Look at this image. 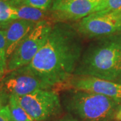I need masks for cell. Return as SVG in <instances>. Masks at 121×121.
I'll list each match as a JSON object with an SVG mask.
<instances>
[{
  "instance_id": "obj_6",
  "label": "cell",
  "mask_w": 121,
  "mask_h": 121,
  "mask_svg": "<svg viewBox=\"0 0 121 121\" xmlns=\"http://www.w3.org/2000/svg\"><path fill=\"white\" fill-rule=\"evenodd\" d=\"M51 87L30 69L28 65L5 74L0 79V94L23 96L38 90Z\"/></svg>"
},
{
  "instance_id": "obj_9",
  "label": "cell",
  "mask_w": 121,
  "mask_h": 121,
  "mask_svg": "<svg viewBox=\"0 0 121 121\" xmlns=\"http://www.w3.org/2000/svg\"><path fill=\"white\" fill-rule=\"evenodd\" d=\"M75 90L105 95L121 101V83L88 75H75L63 85Z\"/></svg>"
},
{
  "instance_id": "obj_11",
  "label": "cell",
  "mask_w": 121,
  "mask_h": 121,
  "mask_svg": "<svg viewBox=\"0 0 121 121\" xmlns=\"http://www.w3.org/2000/svg\"><path fill=\"white\" fill-rule=\"evenodd\" d=\"M13 8L16 10V20L20 19L37 23L45 20L44 18L47 16V11L30 5L19 4Z\"/></svg>"
},
{
  "instance_id": "obj_5",
  "label": "cell",
  "mask_w": 121,
  "mask_h": 121,
  "mask_svg": "<svg viewBox=\"0 0 121 121\" xmlns=\"http://www.w3.org/2000/svg\"><path fill=\"white\" fill-rule=\"evenodd\" d=\"M19 103L35 121H48L60 113L59 95L54 91L38 90L23 96H16Z\"/></svg>"
},
{
  "instance_id": "obj_15",
  "label": "cell",
  "mask_w": 121,
  "mask_h": 121,
  "mask_svg": "<svg viewBox=\"0 0 121 121\" xmlns=\"http://www.w3.org/2000/svg\"><path fill=\"white\" fill-rule=\"evenodd\" d=\"M16 20V10L8 2L0 0V23L5 24Z\"/></svg>"
},
{
  "instance_id": "obj_23",
  "label": "cell",
  "mask_w": 121,
  "mask_h": 121,
  "mask_svg": "<svg viewBox=\"0 0 121 121\" xmlns=\"http://www.w3.org/2000/svg\"></svg>"
},
{
  "instance_id": "obj_4",
  "label": "cell",
  "mask_w": 121,
  "mask_h": 121,
  "mask_svg": "<svg viewBox=\"0 0 121 121\" xmlns=\"http://www.w3.org/2000/svg\"><path fill=\"white\" fill-rule=\"evenodd\" d=\"M52 27L46 20L36 23L8 59L7 73L30 64L45 43Z\"/></svg>"
},
{
  "instance_id": "obj_7",
  "label": "cell",
  "mask_w": 121,
  "mask_h": 121,
  "mask_svg": "<svg viewBox=\"0 0 121 121\" xmlns=\"http://www.w3.org/2000/svg\"><path fill=\"white\" fill-rule=\"evenodd\" d=\"M75 29L88 37H105L121 31V13L95 12L82 19Z\"/></svg>"
},
{
  "instance_id": "obj_20",
  "label": "cell",
  "mask_w": 121,
  "mask_h": 121,
  "mask_svg": "<svg viewBox=\"0 0 121 121\" xmlns=\"http://www.w3.org/2000/svg\"><path fill=\"white\" fill-rule=\"evenodd\" d=\"M56 121H79L77 120V119H75L73 118H60L59 120Z\"/></svg>"
},
{
  "instance_id": "obj_10",
  "label": "cell",
  "mask_w": 121,
  "mask_h": 121,
  "mask_svg": "<svg viewBox=\"0 0 121 121\" xmlns=\"http://www.w3.org/2000/svg\"><path fill=\"white\" fill-rule=\"evenodd\" d=\"M36 23L24 20H13L4 24L8 60L23 39L30 33Z\"/></svg>"
},
{
  "instance_id": "obj_18",
  "label": "cell",
  "mask_w": 121,
  "mask_h": 121,
  "mask_svg": "<svg viewBox=\"0 0 121 121\" xmlns=\"http://www.w3.org/2000/svg\"><path fill=\"white\" fill-rule=\"evenodd\" d=\"M2 1H4L8 2V4H9L12 6L13 7V6L16 5L17 4H19L21 0H2Z\"/></svg>"
},
{
  "instance_id": "obj_3",
  "label": "cell",
  "mask_w": 121,
  "mask_h": 121,
  "mask_svg": "<svg viewBox=\"0 0 121 121\" xmlns=\"http://www.w3.org/2000/svg\"><path fill=\"white\" fill-rule=\"evenodd\" d=\"M119 102L105 95L75 90L67 97L65 104L69 112L83 121H111Z\"/></svg>"
},
{
  "instance_id": "obj_13",
  "label": "cell",
  "mask_w": 121,
  "mask_h": 121,
  "mask_svg": "<svg viewBox=\"0 0 121 121\" xmlns=\"http://www.w3.org/2000/svg\"><path fill=\"white\" fill-rule=\"evenodd\" d=\"M95 12L121 13V0H100Z\"/></svg>"
},
{
  "instance_id": "obj_17",
  "label": "cell",
  "mask_w": 121,
  "mask_h": 121,
  "mask_svg": "<svg viewBox=\"0 0 121 121\" xmlns=\"http://www.w3.org/2000/svg\"><path fill=\"white\" fill-rule=\"evenodd\" d=\"M0 121H13L8 105L4 106L0 110Z\"/></svg>"
},
{
  "instance_id": "obj_2",
  "label": "cell",
  "mask_w": 121,
  "mask_h": 121,
  "mask_svg": "<svg viewBox=\"0 0 121 121\" xmlns=\"http://www.w3.org/2000/svg\"><path fill=\"white\" fill-rule=\"evenodd\" d=\"M75 75L121 80V38L103 37L92 43L82 55Z\"/></svg>"
},
{
  "instance_id": "obj_1",
  "label": "cell",
  "mask_w": 121,
  "mask_h": 121,
  "mask_svg": "<svg viewBox=\"0 0 121 121\" xmlns=\"http://www.w3.org/2000/svg\"><path fill=\"white\" fill-rule=\"evenodd\" d=\"M82 52V40L76 29L57 24L28 66L50 87L64 85L74 75Z\"/></svg>"
},
{
  "instance_id": "obj_14",
  "label": "cell",
  "mask_w": 121,
  "mask_h": 121,
  "mask_svg": "<svg viewBox=\"0 0 121 121\" xmlns=\"http://www.w3.org/2000/svg\"><path fill=\"white\" fill-rule=\"evenodd\" d=\"M8 58L6 55V46L4 30H0V79L7 73Z\"/></svg>"
},
{
  "instance_id": "obj_12",
  "label": "cell",
  "mask_w": 121,
  "mask_h": 121,
  "mask_svg": "<svg viewBox=\"0 0 121 121\" xmlns=\"http://www.w3.org/2000/svg\"><path fill=\"white\" fill-rule=\"evenodd\" d=\"M9 108L13 121H35L19 103L16 95L9 97Z\"/></svg>"
},
{
  "instance_id": "obj_22",
  "label": "cell",
  "mask_w": 121,
  "mask_h": 121,
  "mask_svg": "<svg viewBox=\"0 0 121 121\" xmlns=\"http://www.w3.org/2000/svg\"><path fill=\"white\" fill-rule=\"evenodd\" d=\"M2 27H4V24L0 23V29H1V28H2Z\"/></svg>"
},
{
  "instance_id": "obj_19",
  "label": "cell",
  "mask_w": 121,
  "mask_h": 121,
  "mask_svg": "<svg viewBox=\"0 0 121 121\" xmlns=\"http://www.w3.org/2000/svg\"><path fill=\"white\" fill-rule=\"evenodd\" d=\"M115 118L118 121H121V106L117 110V113H116V116H115Z\"/></svg>"
},
{
  "instance_id": "obj_16",
  "label": "cell",
  "mask_w": 121,
  "mask_h": 121,
  "mask_svg": "<svg viewBox=\"0 0 121 121\" xmlns=\"http://www.w3.org/2000/svg\"><path fill=\"white\" fill-rule=\"evenodd\" d=\"M52 2L53 0H21L17 5H27L36 8L47 11L48 9L52 6Z\"/></svg>"
},
{
  "instance_id": "obj_21",
  "label": "cell",
  "mask_w": 121,
  "mask_h": 121,
  "mask_svg": "<svg viewBox=\"0 0 121 121\" xmlns=\"http://www.w3.org/2000/svg\"><path fill=\"white\" fill-rule=\"evenodd\" d=\"M4 106H2V102H1V96H0V110L2 109Z\"/></svg>"
},
{
  "instance_id": "obj_8",
  "label": "cell",
  "mask_w": 121,
  "mask_h": 121,
  "mask_svg": "<svg viewBox=\"0 0 121 121\" xmlns=\"http://www.w3.org/2000/svg\"><path fill=\"white\" fill-rule=\"evenodd\" d=\"M100 0H53L51 11L59 22L82 20L95 13Z\"/></svg>"
}]
</instances>
